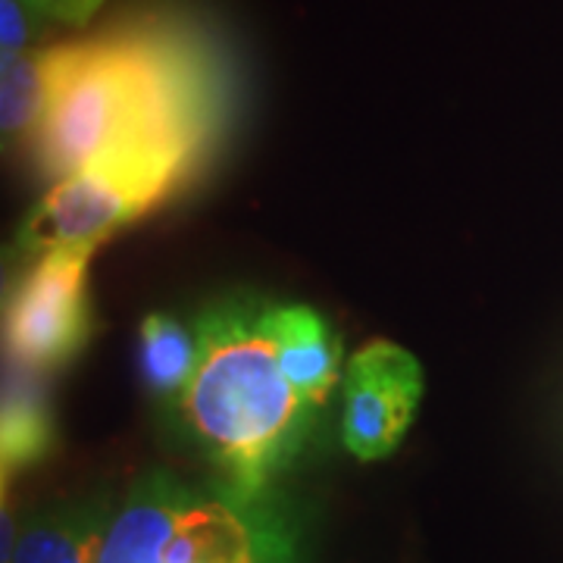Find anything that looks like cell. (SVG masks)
Listing matches in <instances>:
<instances>
[{
  "instance_id": "6da1fadb",
  "label": "cell",
  "mask_w": 563,
  "mask_h": 563,
  "mask_svg": "<svg viewBox=\"0 0 563 563\" xmlns=\"http://www.w3.org/2000/svg\"><path fill=\"white\" fill-rule=\"evenodd\" d=\"M232 107V69L213 35L173 10H144L69 41L57 101L29 154L51 185L129 147H179L210 161Z\"/></svg>"
},
{
  "instance_id": "7a4b0ae2",
  "label": "cell",
  "mask_w": 563,
  "mask_h": 563,
  "mask_svg": "<svg viewBox=\"0 0 563 563\" xmlns=\"http://www.w3.org/2000/svg\"><path fill=\"white\" fill-rule=\"evenodd\" d=\"M269 313L273 301L247 295L207 307L195 325L198 369L179 398L191 442L247 498H263L301 454L317 417L282 373Z\"/></svg>"
},
{
  "instance_id": "3957f363",
  "label": "cell",
  "mask_w": 563,
  "mask_h": 563,
  "mask_svg": "<svg viewBox=\"0 0 563 563\" xmlns=\"http://www.w3.org/2000/svg\"><path fill=\"white\" fill-rule=\"evenodd\" d=\"M207 166L179 147H129L54 181L16 232V257L35 261L57 247H98L117 229L157 210Z\"/></svg>"
},
{
  "instance_id": "277c9868",
  "label": "cell",
  "mask_w": 563,
  "mask_h": 563,
  "mask_svg": "<svg viewBox=\"0 0 563 563\" xmlns=\"http://www.w3.org/2000/svg\"><path fill=\"white\" fill-rule=\"evenodd\" d=\"M95 247H57L32 261L3 301L7 361L51 373L91 335L88 266Z\"/></svg>"
},
{
  "instance_id": "5b68a950",
  "label": "cell",
  "mask_w": 563,
  "mask_h": 563,
  "mask_svg": "<svg viewBox=\"0 0 563 563\" xmlns=\"http://www.w3.org/2000/svg\"><path fill=\"white\" fill-rule=\"evenodd\" d=\"M422 398L420 361L395 342H369L344 369L342 439L357 461H383L407 435Z\"/></svg>"
},
{
  "instance_id": "8992f818",
  "label": "cell",
  "mask_w": 563,
  "mask_h": 563,
  "mask_svg": "<svg viewBox=\"0 0 563 563\" xmlns=\"http://www.w3.org/2000/svg\"><path fill=\"white\" fill-rule=\"evenodd\" d=\"M188 483L173 473H151L113 510L98 563H163Z\"/></svg>"
},
{
  "instance_id": "52a82bcc",
  "label": "cell",
  "mask_w": 563,
  "mask_h": 563,
  "mask_svg": "<svg viewBox=\"0 0 563 563\" xmlns=\"http://www.w3.org/2000/svg\"><path fill=\"white\" fill-rule=\"evenodd\" d=\"M279 366L301 401L320 410L339 383L342 344L329 322L303 303H273L269 313Z\"/></svg>"
},
{
  "instance_id": "ba28073f",
  "label": "cell",
  "mask_w": 563,
  "mask_h": 563,
  "mask_svg": "<svg viewBox=\"0 0 563 563\" xmlns=\"http://www.w3.org/2000/svg\"><path fill=\"white\" fill-rule=\"evenodd\" d=\"M69 44L32 47L13 60L0 63V125L3 141L32 147L66 76Z\"/></svg>"
},
{
  "instance_id": "9c48e42d",
  "label": "cell",
  "mask_w": 563,
  "mask_h": 563,
  "mask_svg": "<svg viewBox=\"0 0 563 563\" xmlns=\"http://www.w3.org/2000/svg\"><path fill=\"white\" fill-rule=\"evenodd\" d=\"M44 376L16 361H7L3 373V410H0V466L3 485L10 476L35 463L54 448V413L44 388Z\"/></svg>"
},
{
  "instance_id": "30bf717a",
  "label": "cell",
  "mask_w": 563,
  "mask_h": 563,
  "mask_svg": "<svg viewBox=\"0 0 563 563\" xmlns=\"http://www.w3.org/2000/svg\"><path fill=\"white\" fill-rule=\"evenodd\" d=\"M113 520L107 501L60 504L16 532L7 563H98Z\"/></svg>"
},
{
  "instance_id": "8fae6325",
  "label": "cell",
  "mask_w": 563,
  "mask_h": 563,
  "mask_svg": "<svg viewBox=\"0 0 563 563\" xmlns=\"http://www.w3.org/2000/svg\"><path fill=\"white\" fill-rule=\"evenodd\" d=\"M139 366L147 391L179 401L198 369V335L169 313L144 317L139 332Z\"/></svg>"
},
{
  "instance_id": "7c38bea8",
  "label": "cell",
  "mask_w": 563,
  "mask_h": 563,
  "mask_svg": "<svg viewBox=\"0 0 563 563\" xmlns=\"http://www.w3.org/2000/svg\"><path fill=\"white\" fill-rule=\"evenodd\" d=\"M41 22L44 16L29 0H0V63L32 51Z\"/></svg>"
}]
</instances>
